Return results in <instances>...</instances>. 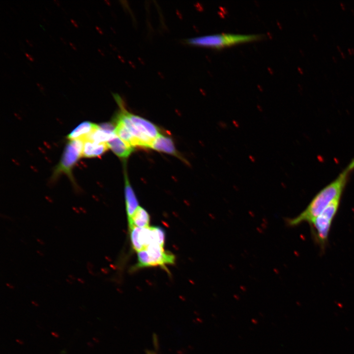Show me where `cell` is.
I'll list each match as a JSON object with an SVG mask.
<instances>
[{"label":"cell","instance_id":"1","mask_svg":"<svg viewBox=\"0 0 354 354\" xmlns=\"http://www.w3.org/2000/svg\"><path fill=\"white\" fill-rule=\"evenodd\" d=\"M354 170V159L337 177L320 190L312 199L306 208L298 215L285 220L289 227L296 226L302 223L309 224L316 218L335 199L341 198L350 174Z\"/></svg>","mask_w":354,"mask_h":354},{"label":"cell","instance_id":"2","mask_svg":"<svg viewBox=\"0 0 354 354\" xmlns=\"http://www.w3.org/2000/svg\"><path fill=\"white\" fill-rule=\"evenodd\" d=\"M340 200L341 198L335 199L309 224L312 238L322 251L324 250L327 244L331 225L337 213Z\"/></svg>","mask_w":354,"mask_h":354},{"label":"cell","instance_id":"3","mask_svg":"<svg viewBox=\"0 0 354 354\" xmlns=\"http://www.w3.org/2000/svg\"><path fill=\"white\" fill-rule=\"evenodd\" d=\"M264 36L263 34L223 33L189 38L185 40V43L192 46L221 49L239 43L259 40Z\"/></svg>","mask_w":354,"mask_h":354},{"label":"cell","instance_id":"4","mask_svg":"<svg viewBox=\"0 0 354 354\" xmlns=\"http://www.w3.org/2000/svg\"><path fill=\"white\" fill-rule=\"evenodd\" d=\"M138 263L135 268L159 266L166 269V266L175 263L176 258L169 251H165L164 246L158 244L149 245L137 252Z\"/></svg>","mask_w":354,"mask_h":354},{"label":"cell","instance_id":"5","mask_svg":"<svg viewBox=\"0 0 354 354\" xmlns=\"http://www.w3.org/2000/svg\"><path fill=\"white\" fill-rule=\"evenodd\" d=\"M84 142L80 139L70 141L66 145L62 156L54 171L52 178L55 180L61 174L68 176L71 181H75L72 170L75 165L82 157Z\"/></svg>","mask_w":354,"mask_h":354},{"label":"cell","instance_id":"6","mask_svg":"<svg viewBox=\"0 0 354 354\" xmlns=\"http://www.w3.org/2000/svg\"><path fill=\"white\" fill-rule=\"evenodd\" d=\"M132 246L136 252L140 251L153 243L164 246V231L158 227L139 228L132 226L129 228Z\"/></svg>","mask_w":354,"mask_h":354},{"label":"cell","instance_id":"7","mask_svg":"<svg viewBox=\"0 0 354 354\" xmlns=\"http://www.w3.org/2000/svg\"><path fill=\"white\" fill-rule=\"evenodd\" d=\"M128 116L136 129L143 134L153 140L160 134L158 127L149 121L130 113Z\"/></svg>","mask_w":354,"mask_h":354},{"label":"cell","instance_id":"8","mask_svg":"<svg viewBox=\"0 0 354 354\" xmlns=\"http://www.w3.org/2000/svg\"><path fill=\"white\" fill-rule=\"evenodd\" d=\"M98 126L90 121L83 122L67 136V138L70 141L80 139L84 141Z\"/></svg>","mask_w":354,"mask_h":354},{"label":"cell","instance_id":"9","mask_svg":"<svg viewBox=\"0 0 354 354\" xmlns=\"http://www.w3.org/2000/svg\"><path fill=\"white\" fill-rule=\"evenodd\" d=\"M125 197L126 210L128 221L130 220L136 210L139 206L135 193L125 174Z\"/></svg>","mask_w":354,"mask_h":354},{"label":"cell","instance_id":"10","mask_svg":"<svg viewBox=\"0 0 354 354\" xmlns=\"http://www.w3.org/2000/svg\"><path fill=\"white\" fill-rule=\"evenodd\" d=\"M84 142L82 156L84 157H99L109 148L107 143H97L91 140Z\"/></svg>","mask_w":354,"mask_h":354},{"label":"cell","instance_id":"11","mask_svg":"<svg viewBox=\"0 0 354 354\" xmlns=\"http://www.w3.org/2000/svg\"><path fill=\"white\" fill-rule=\"evenodd\" d=\"M107 143L109 148L119 157L127 158L134 150L132 146L117 136Z\"/></svg>","mask_w":354,"mask_h":354},{"label":"cell","instance_id":"12","mask_svg":"<svg viewBox=\"0 0 354 354\" xmlns=\"http://www.w3.org/2000/svg\"><path fill=\"white\" fill-rule=\"evenodd\" d=\"M151 148L160 151L177 155V152L172 139L159 134L153 141Z\"/></svg>","mask_w":354,"mask_h":354},{"label":"cell","instance_id":"13","mask_svg":"<svg viewBox=\"0 0 354 354\" xmlns=\"http://www.w3.org/2000/svg\"><path fill=\"white\" fill-rule=\"evenodd\" d=\"M150 217L147 211L141 206H139L132 217L128 221L129 228L132 226L139 228L149 227Z\"/></svg>","mask_w":354,"mask_h":354},{"label":"cell","instance_id":"14","mask_svg":"<svg viewBox=\"0 0 354 354\" xmlns=\"http://www.w3.org/2000/svg\"><path fill=\"white\" fill-rule=\"evenodd\" d=\"M116 136L115 131L103 129L99 125L98 128L92 132L85 141L91 140L97 143H108Z\"/></svg>","mask_w":354,"mask_h":354},{"label":"cell","instance_id":"15","mask_svg":"<svg viewBox=\"0 0 354 354\" xmlns=\"http://www.w3.org/2000/svg\"><path fill=\"white\" fill-rule=\"evenodd\" d=\"M115 120L116 126L115 132L116 135L133 147L134 146V139L128 128L122 120L117 116L115 118Z\"/></svg>","mask_w":354,"mask_h":354},{"label":"cell","instance_id":"16","mask_svg":"<svg viewBox=\"0 0 354 354\" xmlns=\"http://www.w3.org/2000/svg\"><path fill=\"white\" fill-rule=\"evenodd\" d=\"M146 352V354H159L156 351L153 350H147Z\"/></svg>","mask_w":354,"mask_h":354},{"label":"cell","instance_id":"17","mask_svg":"<svg viewBox=\"0 0 354 354\" xmlns=\"http://www.w3.org/2000/svg\"><path fill=\"white\" fill-rule=\"evenodd\" d=\"M25 55L29 60L31 61H33L34 60V59L33 58V57L30 54L26 53Z\"/></svg>","mask_w":354,"mask_h":354},{"label":"cell","instance_id":"18","mask_svg":"<svg viewBox=\"0 0 354 354\" xmlns=\"http://www.w3.org/2000/svg\"><path fill=\"white\" fill-rule=\"evenodd\" d=\"M70 21H71V22L72 23V24H73V25L75 28H77L78 27V24L75 20H74L73 19H71Z\"/></svg>","mask_w":354,"mask_h":354},{"label":"cell","instance_id":"19","mask_svg":"<svg viewBox=\"0 0 354 354\" xmlns=\"http://www.w3.org/2000/svg\"><path fill=\"white\" fill-rule=\"evenodd\" d=\"M51 334H52V335L53 336H54L56 338H58V337H59V334L58 333H57V332H51Z\"/></svg>","mask_w":354,"mask_h":354},{"label":"cell","instance_id":"20","mask_svg":"<svg viewBox=\"0 0 354 354\" xmlns=\"http://www.w3.org/2000/svg\"><path fill=\"white\" fill-rule=\"evenodd\" d=\"M69 45H70L71 47L74 50H77V49H76V47H75V46L72 43L70 42V43H69Z\"/></svg>","mask_w":354,"mask_h":354},{"label":"cell","instance_id":"21","mask_svg":"<svg viewBox=\"0 0 354 354\" xmlns=\"http://www.w3.org/2000/svg\"><path fill=\"white\" fill-rule=\"evenodd\" d=\"M37 85L38 86V87H39V89H40L41 90H44V88H43V87L40 84L37 83Z\"/></svg>","mask_w":354,"mask_h":354},{"label":"cell","instance_id":"22","mask_svg":"<svg viewBox=\"0 0 354 354\" xmlns=\"http://www.w3.org/2000/svg\"><path fill=\"white\" fill-rule=\"evenodd\" d=\"M16 341L18 343H19L21 345L24 344V342L21 341V340L16 339Z\"/></svg>","mask_w":354,"mask_h":354},{"label":"cell","instance_id":"23","mask_svg":"<svg viewBox=\"0 0 354 354\" xmlns=\"http://www.w3.org/2000/svg\"><path fill=\"white\" fill-rule=\"evenodd\" d=\"M6 285H7V286L8 288H10V289H13L14 287L12 284H9V283H8V284L7 283V284H6Z\"/></svg>","mask_w":354,"mask_h":354},{"label":"cell","instance_id":"24","mask_svg":"<svg viewBox=\"0 0 354 354\" xmlns=\"http://www.w3.org/2000/svg\"><path fill=\"white\" fill-rule=\"evenodd\" d=\"M78 281L80 283H82V284L85 283V281H84L83 279H82L78 278Z\"/></svg>","mask_w":354,"mask_h":354},{"label":"cell","instance_id":"25","mask_svg":"<svg viewBox=\"0 0 354 354\" xmlns=\"http://www.w3.org/2000/svg\"><path fill=\"white\" fill-rule=\"evenodd\" d=\"M31 303H32V304L33 305H34L35 306H36V307H37V306H38V305H39L38 304V303H37L36 302H35V301H31Z\"/></svg>","mask_w":354,"mask_h":354},{"label":"cell","instance_id":"26","mask_svg":"<svg viewBox=\"0 0 354 354\" xmlns=\"http://www.w3.org/2000/svg\"><path fill=\"white\" fill-rule=\"evenodd\" d=\"M37 241L41 244H44V243L43 240L40 239H37Z\"/></svg>","mask_w":354,"mask_h":354},{"label":"cell","instance_id":"27","mask_svg":"<svg viewBox=\"0 0 354 354\" xmlns=\"http://www.w3.org/2000/svg\"><path fill=\"white\" fill-rule=\"evenodd\" d=\"M69 277H70V278H71V280H75V277L72 275H69Z\"/></svg>","mask_w":354,"mask_h":354},{"label":"cell","instance_id":"28","mask_svg":"<svg viewBox=\"0 0 354 354\" xmlns=\"http://www.w3.org/2000/svg\"><path fill=\"white\" fill-rule=\"evenodd\" d=\"M26 42L28 43V44H29L30 46H32V47L33 46L32 45V44L30 42V41H29V40H27H27H26Z\"/></svg>","mask_w":354,"mask_h":354},{"label":"cell","instance_id":"29","mask_svg":"<svg viewBox=\"0 0 354 354\" xmlns=\"http://www.w3.org/2000/svg\"><path fill=\"white\" fill-rule=\"evenodd\" d=\"M54 2L56 3L58 6H59V2L58 1L55 0Z\"/></svg>","mask_w":354,"mask_h":354},{"label":"cell","instance_id":"30","mask_svg":"<svg viewBox=\"0 0 354 354\" xmlns=\"http://www.w3.org/2000/svg\"><path fill=\"white\" fill-rule=\"evenodd\" d=\"M37 252L40 256H43V253H42L41 251H37Z\"/></svg>","mask_w":354,"mask_h":354},{"label":"cell","instance_id":"31","mask_svg":"<svg viewBox=\"0 0 354 354\" xmlns=\"http://www.w3.org/2000/svg\"><path fill=\"white\" fill-rule=\"evenodd\" d=\"M87 344L89 347H90V346H91V345L92 346V344H91V343H90L89 342H88Z\"/></svg>","mask_w":354,"mask_h":354},{"label":"cell","instance_id":"32","mask_svg":"<svg viewBox=\"0 0 354 354\" xmlns=\"http://www.w3.org/2000/svg\"><path fill=\"white\" fill-rule=\"evenodd\" d=\"M74 210L76 211V213H79V211L77 209H74Z\"/></svg>","mask_w":354,"mask_h":354}]
</instances>
